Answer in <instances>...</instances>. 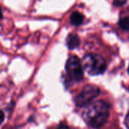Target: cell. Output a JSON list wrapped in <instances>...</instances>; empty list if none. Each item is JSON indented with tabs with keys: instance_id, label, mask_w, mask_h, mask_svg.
Segmentation results:
<instances>
[{
	"instance_id": "6da1fadb",
	"label": "cell",
	"mask_w": 129,
	"mask_h": 129,
	"mask_svg": "<svg viewBox=\"0 0 129 129\" xmlns=\"http://www.w3.org/2000/svg\"><path fill=\"white\" fill-rule=\"evenodd\" d=\"M110 106L104 101L91 102L85 107L82 117L86 124L92 128H101L108 121Z\"/></svg>"
},
{
	"instance_id": "7a4b0ae2",
	"label": "cell",
	"mask_w": 129,
	"mask_h": 129,
	"mask_svg": "<svg viewBox=\"0 0 129 129\" xmlns=\"http://www.w3.org/2000/svg\"><path fill=\"white\" fill-rule=\"evenodd\" d=\"M82 66L85 71L91 76H98L104 73L107 65L104 59L97 54H88L82 58Z\"/></svg>"
},
{
	"instance_id": "3957f363",
	"label": "cell",
	"mask_w": 129,
	"mask_h": 129,
	"mask_svg": "<svg viewBox=\"0 0 129 129\" xmlns=\"http://www.w3.org/2000/svg\"><path fill=\"white\" fill-rule=\"evenodd\" d=\"M100 94L98 87L93 85H85L81 93L75 98V104L77 107H85L90 104Z\"/></svg>"
},
{
	"instance_id": "277c9868",
	"label": "cell",
	"mask_w": 129,
	"mask_h": 129,
	"mask_svg": "<svg viewBox=\"0 0 129 129\" xmlns=\"http://www.w3.org/2000/svg\"><path fill=\"white\" fill-rule=\"evenodd\" d=\"M66 72L70 79L75 82H80L84 76V68L82 63L76 55L71 56L67 61L65 66Z\"/></svg>"
},
{
	"instance_id": "5b68a950",
	"label": "cell",
	"mask_w": 129,
	"mask_h": 129,
	"mask_svg": "<svg viewBox=\"0 0 129 129\" xmlns=\"http://www.w3.org/2000/svg\"><path fill=\"white\" fill-rule=\"evenodd\" d=\"M67 45L69 49H75L78 48L80 45V39L79 37L74 33H70L67 37Z\"/></svg>"
},
{
	"instance_id": "8992f818",
	"label": "cell",
	"mask_w": 129,
	"mask_h": 129,
	"mask_svg": "<svg viewBox=\"0 0 129 129\" xmlns=\"http://www.w3.org/2000/svg\"><path fill=\"white\" fill-rule=\"evenodd\" d=\"M70 23L73 26H80L83 23L84 21V16L82 13L79 11H74L70 15Z\"/></svg>"
},
{
	"instance_id": "52a82bcc",
	"label": "cell",
	"mask_w": 129,
	"mask_h": 129,
	"mask_svg": "<svg viewBox=\"0 0 129 129\" xmlns=\"http://www.w3.org/2000/svg\"><path fill=\"white\" fill-rule=\"evenodd\" d=\"M119 27L125 30V31H128L129 30V17H125L121 18L119 20Z\"/></svg>"
},
{
	"instance_id": "ba28073f",
	"label": "cell",
	"mask_w": 129,
	"mask_h": 129,
	"mask_svg": "<svg viewBox=\"0 0 129 129\" xmlns=\"http://www.w3.org/2000/svg\"><path fill=\"white\" fill-rule=\"evenodd\" d=\"M127 0H113V4L116 6H122L126 3Z\"/></svg>"
},
{
	"instance_id": "9c48e42d",
	"label": "cell",
	"mask_w": 129,
	"mask_h": 129,
	"mask_svg": "<svg viewBox=\"0 0 129 129\" xmlns=\"http://www.w3.org/2000/svg\"><path fill=\"white\" fill-rule=\"evenodd\" d=\"M125 125H126L128 128H129V113L127 114V116H126V117H125Z\"/></svg>"
},
{
	"instance_id": "30bf717a",
	"label": "cell",
	"mask_w": 129,
	"mask_h": 129,
	"mask_svg": "<svg viewBox=\"0 0 129 129\" xmlns=\"http://www.w3.org/2000/svg\"><path fill=\"white\" fill-rule=\"evenodd\" d=\"M1 115H2V121H1V123H2L3 121H4V119H5V115H4V112L3 111H1Z\"/></svg>"
},
{
	"instance_id": "8fae6325",
	"label": "cell",
	"mask_w": 129,
	"mask_h": 129,
	"mask_svg": "<svg viewBox=\"0 0 129 129\" xmlns=\"http://www.w3.org/2000/svg\"><path fill=\"white\" fill-rule=\"evenodd\" d=\"M128 74H129V67H128Z\"/></svg>"
}]
</instances>
